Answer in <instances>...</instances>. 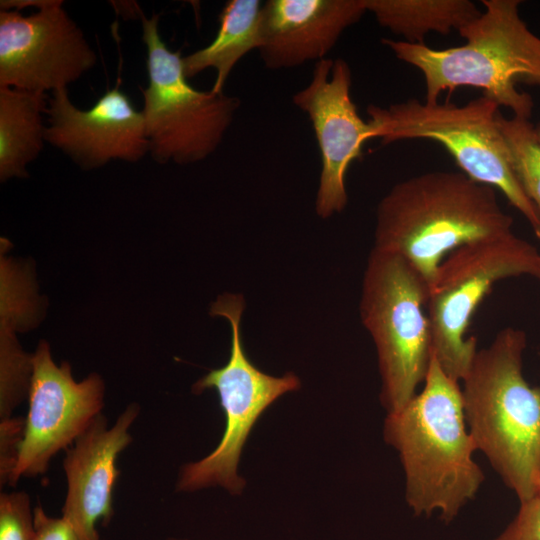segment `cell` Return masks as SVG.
Here are the masks:
<instances>
[{"label":"cell","mask_w":540,"mask_h":540,"mask_svg":"<svg viewBox=\"0 0 540 540\" xmlns=\"http://www.w3.org/2000/svg\"><path fill=\"white\" fill-rule=\"evenodd\" d=\"M423 389L388 413L384 440L398 453L405 499L416 516L440 513L449 523L479 491L484 474L468 430L459 382L432 356Z\"/></svg>","instance_id":"6da1fadb"},{"label":"cell","mask_w":540,"mask_h":540,"mask_svg":"<svg viewBox=\"0 0 540 540\" xmlns=\"http://www.w3.org/2000/svg\"><path fill=\"white\" fill-rule=\"evenodd\" d=\"M511 232L495 188L463 172L433 171L397 183L380 200L373 248L401 256L430 288L450 252Z\"/></svg>","instance_id":"7a4b0ae2"},{"label":"cell","mask_w":540,"mask_h":540,"mask_svg":"<svg viewBox=\"0 0 540 540\" xmlns=\"http://www.w3.org/2000/svg\"><path fill=\"white\" fill-rule=\"evenodd\" d=\"M526 346L523 330H500L477 351L461 389L477 450L520 502L535 497L540 470V386L524 378Z\"/></svg>","instance_id":"3957f363"},{"label":"cell","mask_w":540,"mask_h":540,"mask_svg":"<svg viewBox=\"0 0 540 540\" xmlns=\"http://www.w3.org/2000/svg\"><path fill=\"white\" fill-rule=\"evenodd\" d=\"M484 11L458 32L462 46L433 49L424 43L383 39L401 61L419 69L425 80L426 100L438 103L446 90L462 86L483 90L485 96L529 119L533 101L517 83L540 86V37L519 13V0H483Z\"/></svg>","instance_id":"277c9868"},{"label":"cell","mask_w":540,"mask_h":540,"mask_svg":"<svg viewBox=\"0 0 540 540\" xmlns=\"http://www.w3.org/2000/svg\"><path fill=\"white\" fill-rule=\"evenodd\" d=\"M367 114L372 139L384 144L407 139L442 144L464 174L501 191L540 240V218L514 172L495 101L483 95L459 106L410 99L387 107L369 105Z\"/></svg>","instance_id":"5b68a950"},{"label":"cell","mask_w":540,"mask_h":540,"mask_svg":"<svg viewBox=\"0 0 540 540\" xmlns=\"http://www.w3.org/2000/svg\"><path fill=\"white\" fill-rule=\"evenodd\" d=\"M429 284L406 260L373 248L364 271L360 317L374 342L387 413L402 409L424 382L431 357Z\"/></svg>","instance_id":"8992f818"},{"label":"cell","mask_w":540,"mask_h":540,"mask_svg":"<svg viewBox=\"0 0 540 540\" xmlns=\"http://www.w3.org/2000/svg\"><path fill=\"white\" fill-rule=\"evenodd\" d=\"M245 299L239 293H224L212 303L210 314L226 319L231 328L227 363L209 371L193 385L194 393L215 389L225 416L223 435L214 450L202 459L185 464L176 490L194 492L219 486L239 495L246 482L238 474L243 447L257 420L282 395L299 390L301 382L293 372L267 374L248 358L241 339V318Z\"/></svg>","instance_id":"52a82bcc"},{"label":"cell","mask_w":540,"mask_h":540,"mask_svg":"<svg viewBox=\"0 0 540 540\" xmlns=\"http://www.w3.org/2000/svg\"><path fill=\"white\" fill-rule=\"evenodd\" d=\"M527 275L540 282V252L514 232L465 244L439 265L429 289L427 317L432 356L455 381L469 372L478 351L466 337L475 310L499 280Z\"/></svg>","instance_id":"ba28073f"},{"label":"cell","mask_w":540,"mask_h":540,"mask_svg":"<svg viewBox=\"0 0 540 540\" xmlns=\"http://www.w3.org/2000/svg\"><path fill=\"white\" fill-rule=\"evenodd\" d=\"M148 83L141 88L149 153L159 163L190 164L211 155L230 127L240 100L192 87L181 52L170 50L159 33V15L141 13Z\"/></svg>","instance_id":"9c48e42d"},{"label":"cell","mask_w":540,"mask_h":540,"mask_svg":"<svg viewBox=\"0 0 540 540\" xmlns=\"http://www.w3.org/2000/svg\"><path fill=\"white\" fill-rule=\"evenodd\" d=\"M59 0L38 11H0V86L46 93L67 88L96 64L82 30Z\"/></svg>","instance_id":"30bf717a"},{"label":"cell","mask_w":540,"mask_h":540,"mask_svg":"<svg viewBox=\"0 0 540 540\" xmlns=\"http://www.w3.org/2000/svg\"><path fill=\"white\" fill-rule=\"evenodd\" d=\"M29 409L19 458L9 485L46 473L51 459L67 450L101 413L104 383L98 374L75 381L69 363L57 365L49 345L32 355Z\"/></svg>","instance_id":"8fae6325"},{"label":"cell","mask_w":540,"mask_h":540,"mask_svg":"<svg viewBox=\"0 0 540 540\" xmlns=\"http://www.w3.org/2000/svg\"><path fill=\"white\" fill-rule=\"evenodd\" d=\"M351 84L347 62L326 58L315 63L310 82L292 98L310 119L320 149L315 212L322 219L346 207V172L361 156L363 144L372 139L370 124L359 115L351 97Z\"/></svg>","instance_id":"7c38bea8"},{"label":"cell","mask_w":540,"mask_h":540,"mask_svg":"<svg viewBox=\"0 0 540 540\" xmlns=\"http://www.w3.org/2000/svg\"><path fill=\"white\" fill-rule=\"evenodd\" d=\"M46 114L45 141L83 168L100 167L111 160L135 162L149 153L143 112L118 86L87 110L73 105L67 88L55 90Z\"/></svg>","instance_id":"4fadbf2b"},{"label":"cell","mask_w":540,"mask_h":540,"mask_svg":"<svg viewBox=\"0 0 540 540\" xmlns=\"http://www.w3.org/2000/svg\"><path fill=\"white\" fill-rule=\"evenodd\" d=\"M139 411L137 404H130L112 426L100 413L65 450L67 493L62 517L80 540H100L97 523L107 525L112 518V494L119 475L117 459L132 441L129 428Z\"/></svg>","instance_id":"5bb4252c"},{"label":"cell","mask_w":540,"mask_h":540,"mask_svg":"<svg viewBox=\"0 0 540 540\" xmlns=\"http://www.w3.org/2000/svg\"><path fill=\"white\" fill-rule=\"evenodd\" d=\"M364 13L363 0H268L261 13V60L280 70L326 59Z\"/></svg>","instance_id":"9a60e30c"},{"label":"cell","mask_w":540,"mask_h":540,"mask_svg":"<svg viewBox=\"0 0 540 540\" xmlns=\"http://www.w3.org/2000/svg\"><path fill=\"white\" fill-rule=\"evenodd\" d=\"M259 0H229L219 14L215 38L206 47L183 57V69L189 79L208 68H214L215 93L223 92L234 66L250 51L259 49L262 42Z\"/></svg>","instance_id":"2e32d148"},{"label":"cell","mask_w":540,"mask_h":540,"mask_svg":"<svg viewBox=\"0 0 540 540\" xmlns=\"http://www.w3.org/2000/svg\"><path fill=\"white\" fill-rule=\"evenodd\" d=\"M46 93L0 86V178L27 176L26 166L43 148Z\"/></svg>","instance_id":"e0dca14e"},{"label":"cell","mask_w":540,"mask_h":540,"mask_svg":"<svg viewBox=\"0 0 540 540\" xmlns=\"http://www.w3.org/2000/svg\"><path fill=\"white\" fill-rule=\"evenodd\" d=\"M366 12L374 15L380 26L422 44L429 32L449 34L478 17L480 11L469 0H363Z\"/></svg>","instance_id":"ac0fdd59"},{"label":"cell","mask_w":540,"mask_h":540,"mask_svg":"<svg viewBox=\"0 0 540 540\" xmlns=\"http://www.w3.org/2000/svg\"><path fill=\"white\" fill-rule=\"evenodd\" d=\"M498 124L507 144L516 177L540 218V142L535 126L513 116L498 115Z\"/></svg>","instance_id":"d6986e66"},{"label":"cell","mask_w":540,"mask_h":540,"mask_svg":"<svg viewBox=\"0 0 540 540\" xmlns=\"http://www.w3.org/2000/svg\"><path fill=\"white\" fill-rule=\"evenodd\" d=\"M34 509L24 491L0 495V540H34Z\"/></svg>","instance_id":"ffe728a7"},{"label":"cell","mask_w":540,"mask_h":540,"mask_svg":"<svg viewBox=\"0 0 540 540\" xmlns=\"http://www.w3.org/2000/svg\"><path fill=\"white\" fill-rule=\"evenodd\" d=\"M25 431V418L11 416L0 421V484H9L16 468Z\"/></svg>","instance_id":"44dd1931"},{"label":"cell","mask_w":540,"mask_h":540,"mask_svg":"<svg viewBox=\"0 0 540 540\" xmlns=\"http://www.w3.org/2000/svg\"><path fill=\"white\" fill-rule=\"evenodd\" d=\"M494 540H540V498L520 502L513 520Z\"/></svg>","instance_id":"7402d4cb"},{"label":"cell","mask_w":540,"mask_h":540,"mask_svg":"<svg viewBox=\"0 0 540 540\" xmlns=\"http://www.w3.org/2000/svg\"><path fill=\"white\" fill-rule=\"evenodd\" d=\"M34 521V540H80L66 519L51 517L41 507L34 508Z\"/></svg>","instance_id":"603a6c76"},{"label":"cell","mask_w":540,"mask_h":540,"mask_svg":"<svg viewBox=\"0 0 540 540\" xmlns=\"http://www.w3.org/2000/svg\"><path fill=\"white\" fill-rule=\"evenodd\" d=\"M535 496L540 498V470H539L537 480H536V494H535Z\"/></svg>","instance_id":"cb8c5ba5"},{"label":"cell","mask_w":540,"mask_h":540,"mask_svg":"<svg viewBox=\"0 0 540 540\" xmlns=\"http://www.w3.org/2000/svg\"><path fill=\"white\" fill-rule=\"evenodd\" d=\"M535 132H536L537 138H538V140L540 142V123L537 126H535Z\"/></svg>","instance_id":"d4e9b609"},{"label":"cell","mask_w":540,"mask_h":540,"mask_svg":"<svg viewBox=\"0 0 540 540\" xmlns=\"http://www.w3.org/2000/svg\"><path fill=\"white\" fill-rule=\"evenodd\" d=\"M168 540H186V539H174V538H171V539H168Z\"/></svg>","instance_id":"484cf974"}]
</instances>
